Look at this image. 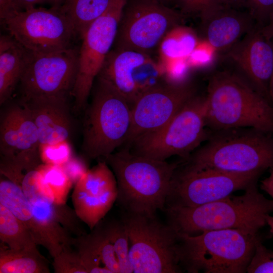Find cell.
I'll return each instance as SVG.
<instances>
[{
  "label": "cell",
  "instance_id": "1",
  "mask_svg": "<svg viewBox=\"0 0 273 273\" xmlns=\"http://www.w3.org/2000/svg\"><path fill=\"white\" fill-rule=\"evenodd\" d=\"M167 223L177 233H194L222 229H237L258 234L273 212V201L266 198L256 187L249 185L243 195H232L195 207H166Z\"/></svg>",
  "mask_w": 273,
  "mask_h": 273
},
{
  "label": "cell",
  "instance_id": "2",
  "mask_svg": "<svg viewBox=\"0 0 273 273\" xmlns=\"http://www.w3.org/2000/svg\"><path fill=\"white\" fill-rule=\"evenodd\" d=\"M117 184V201L125 211L156 214L164 211L177 163H168L121 148L103 159Z\"/></svg>",
  "mask_w": 273,
  "mask_h": 273
},
{
  "label": "cell",
  "instance_id": "3",
  "mask_svg": "<svg viewBox=\"0 0 273 273\" xmlns=\"http://www.w3.org/2000/svg\"><path fill=\"white\" fill-rule=\"evenodd\" d=\"M206 125L214 131L252 128L273 132V107L244 78L229 72L214 74L209 80Z\"/></svg>",
  "mask_w": 273,
  "mask_h": 273
},
{
  "label": "cell",
  "instance_id": "4",
  "mask_svg": "<svg viewBox=\"0 0 273 273\" xmlns=\"http://www.w3.org/2000/svg\"><path fill=\"white\" fill-rule=\"evenodd\" d=\"M177 236L179 264L190 273L246 272L259 238L237 229Z\"/></svg>",
  "mask_w": 273,
  "mask_h": 273
},
{
  "label": "cell",
  "instance_id": "5",
  "mask_svg": "<svg viewBox=\"0 0 273 273\" xmlns=\"http://www.w3.org/2000/svg\"><path fill=\"white\" fill-rule=\"evenodd\" d=\"M215 131L187 162L235 173L261 174L273 167V139L269 133L248 127Z\"/></svg>",
  "mask_w": 273,
  "mask_h": 273
},
{
  "label": "cell",
  "instance_id": "6",
  "mask_svg": "<svg viewBox=\"0 0 273 273\" xmlns=\"http://www.w3.org/2000/svg\"><path fill=\"white\" fill-rule=\"evenodd\" d=\"M85 110L82 149L90 159H103L124 144L131 122V107L108 82L97 77Z\"/></svg>",
  "mask_w": 273,
  "mask_h": 273
},
{
  "label": "cell",
  "instance_id": "7",
  "mask_svg": "<svg viewBox=\"0 0 273 273\" xmlns=\"http://www.w3.org/2000/svg\"><path fill=\"white\" fill-rule=\"evenodd\" d=\"M127 233L129 259L134 273H178L177 233L156 214L124 211L120 219Z\"/></svg>",
  "mask_w": 273,
  "mask_h": 273
},
{
  "label": "cell",
  "instance_id": "8",
  "mask_svg": "<svg viewBox=\"0 0 273 273\" xmlns=\"http://www.w3.org/2000/svg\"><path fill=\"white\" fill-rule=\"evenodd\" d=\"M206 126V97L195 96L166 124L138 136L125 148L159 160L175 155L187 159L208 136Z\"/></svg>",
  "mask_w": 273,
  "mask_h": 273
},
{
  "label": "cell",
  "instance_id": "9",
  "mask_svg": "<svg viewBox=\"0 0 273 273\" xmlns=\"http://www.w3.org/2000/svg\"><path fill=\"white\" fill-rule=\"evenodd\" d=\"M186 18L179 11L155 0H127L113 49L150 55L166 34Z\"/></svg>",
  "mask_w": 273,
  "mask_h": 273
},
{
  "label": "cell",
  "instance_id": "10",
  "mask_svg": "<svg viewBox=\"0 0 273 273\" xmlns=\"http://www.w3.org/2000/svg\"><path fill=\"white\" fill-rule=\"evenodd\" d=\"M1 22L11 36L32 53L48 54L73 48L78 37L59 6L14 11Z\"/></svg>",
  "mask_w": 273,
  "mask_h": 273
},
{
  "label": "cell",
  "instance_id": "11",
  "mask_svg": "<svg viewBox=\"0 0 273 273\" xmlns=\"http://www.w3.org/2000/svg\"><path fill=\"white\" fill-rule=\"evenodd\" d=\"M260 174L228 172L187 162L174 172L165 207H195L225 198L257 182Z\"/></svg>",
  "mask_w": 273,
  "mask_h": 273
},
{
  "label": "cell",
  "instance_id": "12",
  "mask_svg": "<svg viewBox=\"0 0 273 273\" xmlns=\"http://www.w3.org/2000/svg\"><path fill=\"white\" fill-rule=\"evenodd\" d=\"M127 1L113 0L107 11L91 24L81 39L77 75L71 94L75 112H80L87 106L95 79L114 44Z\"/></svg>",
  "mask_w": 273,
  "mask_h": 273
},
{
  "label": "cell",
  "instance_id": "13",
  "mask_svg": "<svg viewBox=\"0 0 273 273\" xmlns=\"http://www.w3.org/2000/svg\"><path fill=\"white\" fill-rule=\"evenodd\" d=\"M79 49L48 54L29 52L20 81V100L71 96L78 72Z\"/></svg>",
  "mask_w": 273,
  "mask_h": 273
},
{
  "label": "cell",
  "instance_id": "14",
  "mask_svg": "<svg viewBox=\"0 0 273 273\" xmlns=\"http://www.w3.org/2000/svg\"><path fill=\"white\" fill-rule=\"evenodd\" d=\"M97 77L112 85L131 107L143 94L163 82L164 74L159 61L150 55L111 49Z\"/></svg>",
  "mask_w": 273,
  "mask_h": 273
},
{
  "label": "cell",
  "instance_id": "15",
  "mask_svg": "<svg viewBox=\"0 0 273 273\" xmlns=\"http://www.w3.org/2000/svg\"><path fill=\"white\" fill-rule=\"evenodd\" d=\"M195 96V89L190 85L167 81L145 92L131 106L129 129L120 148L128 147L138 136L166 124Z\"/></svg>",
  "mask_w": 273,
  "mask_h": 273
},
{
  "label": "cell",
  "instance_id": "16",
  "mask_svg": "<svg viewBox=\"0 0 273 273\" xmlns=\"http://www.w3.org/2000/svg\"><path fill=\"white\" fill-rule=\"evenodd\" d=\"M37 127L28 110L20 102L9 108L0 125L1 163L22 170L42 163Z\"/></svg>",
  "mask_w": 273,
  "mask_h": 273
},
{
  "label": "cell",
  "instance_id": "17",
  "mask_svg": "<svg viewBox=\"0 0 273 273\" xmlns=\"http://www.w3.org/2000/svg\"><path fill=\"white\" fill-rule=\"evenodd\" d=\"M117 194L115 176L106 162L101 160L75 184L74 209L91 231L112 208Z\"/></svg>",
  "mask_w": 273,
  "mask_h": 273
},
{
  "label": "cell",
  "instance_id": "18",
  "mask_svg": "<svg viewBox=\"0 0 273 273\" xmlns=\"http://www.w3.org/2000/svg\"><path fill=\"white\" fill-rule=\"evenodd\" d=\"M238 66L245 79L270 103L269 85L273 73V50L270 40L256 26L226 54Z\"/></svg>",
  "mask_w": 273,
  "mask_h": 273
},
{
  "label": "cell",
  "instance_id": "19",
  "mask_svg": "<svg viewBox=\"0 0 273 273\" xmlns=\"http://www.w3.org/2000/svg\"><path fill=\"white\" fill-rule=\"evenodd\" d=\"M204 39L216 51L228 50L256 24L248 12L218 5L200 17Z\"/></svg>",
  "mask_w": 273,
  "mask_h": 273
},
{
  "label": "cell",
  "instance_id": "20",
  "mask_svg": "<svg viewBox=\"0 0 273 273\" xmlns=\"http://www.w3.org/2000/svg\"><path fill=\"white\" fill-rule=\"evenodd\" d=\"M19 102L31 116L37 129L40 145L68 141L72 132L68 98L37 97Z\"/></svg>",
  "mask_w": 273,
  "mask_h": 273
},
{
  "label": "cell",
  "instance_id": "21",
  "mask_svg": "<svg viewBox=\"0 0 273 273\" xmlns=\"http://www.w3.org/2000/svg\"><path fill=\"white\" fill-rule=\"evenodd\" d=\"M0 204L21 220L31 233L37 245L45 248L53 258L62 248L35 216L32 205L18 184L8 179L0 180Z\"/></svg>",
  "mask_w": 273,
  "mask_h": 273
},
{
  "label": "cell",
  "instance_id": "22",
  "mask_svg": "<svg viewBox=\"0 0 273 273\" xmlns=\"http://www.w3.org/2000/svg\"><path fill=\"white\" fill-rule=\"evenodd\" d=\"M72 245L79 253L87 273H121L115 248L102 220L90 233L74 237Z\"/></svg>",
  "mask_w": 273,
  "mask_h": 273
},
{
  "label": "cell",
  "instance_id": "23",
  "mask_svg": "<svg viewBox=\"0 0 273 273\" xmlns=\"http://www.w3.org/2000/svg\"><path fill=\"white\" fill-rule=\"evenodd\" d=\"M29 52L11 35L0 37V104L7 102L19 83Z\"/></svg>",
  "mask_w": 273,
  "mask_h": 273
},
{
  "label": "cell",
  "instance_id": "24",
  "mask_svg": "<svg viewBox=\"0 0 273 273\" xmlns=\"http://www.w3.org/2000/svg\"><path fill=\"white\" fill-rule=\"evenodd\" d=\"M113 0H63L61 11L80 39L91 24L108 9Z\"/></svg>",
  "mask_w": 273,
  "mask_h": 273
},
{
  "label": "cell",
  "instance_id": "25",
  "mask_svg": "<svg viewBox=\"0 0 273 273\" xmlns=\"http://www.w3.org/2000/svg\"><path fill=\"white\" fill-rule=\"evenodd\" d=\"M47 259L37 249L14 250L0 243V273H49Z\"/></svg>",
  "mask_w": 273,
  "mask_h": 273
},
{
  "label": "cell",
  "instance_id": "26",
  "mask_svg": "<svg viewBox=\"0 0 273 273\" xmlns=\"http://www.w3.org/2000/svg\"><path fill=\"white\" fill-rule=\"evenodd\" d=\"M198 36L190 27L178 25L170 30L159 46V62L185 59L194 51L199 42Z\"/></svg>",
  "mask_w": 273,
  "mask_h": 273
},
{
  "label": "cell",
  "instance_id": "27",
  "mask_svg": "<svg viewBox=\"0 0 273 273\" xmlns=\"http://www.w3.org/2000/svg\"><path fill=\"white\" fill-rule=\"evenodd\" d=\"M0 240L14 250L37 249V244L27 227L11 211L0 204Z\"/></svg>",
  "mask_w": 273,
  "mask_h": 273
},
{
  "label": "cell",
  "instance_id": "28",
  "mask_svg": "<svg viewBox=\"0 0 273 273\" xmlns=\"http://www.w3.org/2000/svg\"><path fill=\"white\" fill-rule=\"evenodd\" d=\"M52 191L56 204H65L73 185L62 165L41 163L37 167Z\"/></svg>",
  "mask_w": 273,
  "mask_h": 273
},
{
  "label": "cell",
  "instance_id": "29",
  "mask_svg": "<svg viewBox=\"0 0 273 273\" xmlns=\"http://www.w3.org/2000/svg\"><path fill=\"white\" fill-rule=\"evenodd\" d=\"M103 222L105 231L115 248L121 273L133 272L129 259L128 237L121 220Z\"/></svg>",
  "mask_w": 273,
  "mask_h": 273
},
{
  "label": "cell",
  "instance_id": "30",
  "mask_svg": "<svg viewBox=\"0 0 273 273\" xmlns=\"http://www.w3.org/2000/svg\"><path fill=\"white\" fill-rule=\"evenodd\" d=\"M73 245L63 247L53 257V266L55 273H87L77 250Z\"/></svg>",
  "mask_w": 273,
  "mask_h": 273
},
{
  "label": "cell",
  "instance_id": "31",
  "mask_svg": "<svg viewBox=\"0 0 273 273\" xmlns=\"http://www.w3.org/2000/svg\"><path fill=\"white\" fill-rule=\"evenodd\" d=\"M39 155L42 163L62 165L73 156L68 141L40 145Z\"/></svg>",
  "mask_w": 273,
  "mask_h": 273
},
{
  "label": "cell",
  "instance_id": "32",
  "mask_svg": "<svg viewBox=\"0 0 273 273\" xmlns=\"http://www.w3.org/2000/svg\"><path fill=\"white\" fill-rule=\"evenodd\" d=\"M248 273H273V251L267 249L259 238L247 267Z\"/></svg>",
  "mask_w": 273,
  "mask_h": 273
},
{
  "label": "cell",
  "instance_id": "33",
  "mask_svg": "<svg viewBox=\"0 0 273 273\" xmlns=\"http://www.w3.org/2000/svg\"><path fill=\"white\" fill-rule=\"evenodd\" d=\"M186 16L197 15L200 17L212 8L222 4L220 0H168Z\"/></svg>",
  "mask_w": 273,
  "mask_h": 273
},
{
  "label": "cell",
  "instance_id": "34",
  "mask_svg": "<svg viewBox=\"0 0 273 273\" xmlns=\"http://www.w3.org/2000/svg\"><path fill=\"white\" fill-rule=\"evenodd\" d=\"M245 7L256 25L262 27L268 22L273 10V0H247Z\"/></svg>",
  "mask_w": 273,
  "mask_h": 273
},
{
  "label": "cell",
  "instance_id": "35",
  "mask_svg": "<svg viewBox=\"0 0 273 273\" xmlns=\"http://www.w3.org/2000/svg\"><path fill=\"white\" fill-rule=\"evenodd\" d=\"M216 51L206 41H200L190 55L186 58L189 68L202 66L211 60L212 52Z\"/></svg>",
  "mask_w": 273,
  "mask_h": 273
},
{
  "label": "cell",
  "instance_id": "36",
  "mask_svg": "<svg viewBox=\"0 0 273 273\" xmlns=\"http://www.w3.org/2000/svg\"><path fill=\"white\" fill-rule=\"evenodd\" d=\"M62 166L73 185H75L89 169L83 159L73 156Z\"/></svg>",
  "mask_w": 273,
  "mask_h": 273
},
{
  "label": "cell",
  "instance_id": "37",
  "mask_svg": "<svg viewBox=\"0 0 273 273\" xmlns=\"http://www.w3.org/2000/svg\"><path fill=\"white\" fill-rule=\"evenodd\" d=\"M63 0H14V6L15 11H22L34 7L38 4L44 2L51 3L54 6L61 5Z\"/></svg>",
  "mask_w": 273,
  "mask_h": 273
},
{
  "label": "cell",
  "instance_id": "38",
  "mask_svg": "<svg viewBox=\"0 0 273 273\" xmlns=\"http://www.w3.org/2000/svg\"><path fill=\"white\" fill-rule=\"evenodd\" d=\"M14 0H0V18L1 21L15 11Z\"/></svg>",
  "mask_w": 273,
  "mask_h": 273
},
{
  "label": "cell",
  "instance_id": "39",
  "mask_svg": "<svg viewBox=\"0 0 273 273\" xmlns=\"http://www.w3.org/2000/svg\"><path fill=\"white\" fill-rule=\"evenodd\" d=\"M260 188L268 194L273 201V167L269 169V175L261 181Z\"/></svg>",
  "mask_w": 273,
  "mask_h": 273
},
{
  "label": "cell",
  "instance_id": "40",
  "mask_svg": "<svg viewBox=\"0 0 273 273\" xmlns=\"http://www.w3.org/2000/svg\"><path fill=\"white\" fill-rule=\"evenodd\" d=\"M263 35L268 40L273 39V10L269 16L268 22L262 27H260Z\"/></svg>",
  "mask_w": 273,
  "mask_h": 273
},
{
  "label": "cell",
  "instance_id": "41",
  "mask_svg": "<svg viewBox=\"0 0 273 273\" xmlns=\"http://www.w3.org/2000/svg\"><path fill=\"white\" fill-rule=\"evenodd\" d=\"M222 4L239 9L240 8L245 7L247 0H220Z\"/></svg>",
  "mask_w": 273,
  "mask_h": 273
},
{
  "label": "cell",
  "instance_id": "42",
  "mask_svg": "<svg viewBox=\"0 0 273 273\" xmlns=\"http://www.w3.org/2000/svg\"><path fill=\"white\" fill-rule=\"evenodd\" d=\"M266 222L269 228L270 233L273 235V215H268L266 217Z\"/></svg>",
  "mask_w": 273,
  "mask_h": 273
},
{
  "label": "cell",
  "instance_id": "43",
  "mask_svg": "<svg viewBox=\"0 0 273 273\" xmlns=\"http://www.w3.org/2000/svg\"><path fill=\"white\" fill-rule=\"evenodd\" d=\"M272 47V50H273V39L270 40ZM273 92V73L272 75V77L270 80V85H269V96H270L271 94Z\"/></svg>",
  "mask_w": 273,
  "mask_h": 273
},
{
  "label": "cell",
  "instance_id": "44",
  "mask_svg": "<svg viewBox=\"0 0 273 273\" xmlns=\"http://www.w3.org/2000/svg\"><path fill=\"white\" fill-rule=\"evenodd\" d=\"M158 2H160L162 4H163L165 5V4L167 3L168 0H155Z\"/></svg>",
  "mask_w": 273,
  "mask_h": 273
},
{
  "label": "cell",
  "instance_id": "45",
  "mask_svg": "<svg viewBox=\"0 0 273 273\" xmlns=\"http://www.w3.org/2000/svg\"><path fill=\"white\" fill-rule=\"evenodd\" d=\"M271 104L273 105V99L271 100Z\"/></svg>",
  "mask_w": 273,
  "mask_h": 273
}]
</instances>
